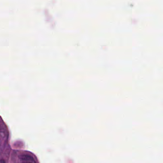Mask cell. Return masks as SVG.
I'll use <instances>...</instances> for the list:
<instances>
[{"label": "cell", "instance_id": "7a4b0ae2", "mask_svg": "<svg viewBox=\"0 0 163 163\" xmlns=\"http://www.w3.org/2000/svg\"><path fill=\"white\" fill-rule=\"evenodd\" d=\"M0 163H5V161L4 160V159H1V160H0Z\"/></svg>", "mask_w": 163, "mask_h": 163}, {"label": "cell", "instance_id": "6da1fadb", "mask_svg": "<svg viewBox=\"0 0 163 163\" xmlns=\"http://www.w3.org/2000/svg\"><path fill=\"white\" fill-rule=\"evenodd\" d=\"M18 163H36L34 159L28 155H22L20 157V162Z\"/></svg>", "mask_w": 163, "mask_h": 163}]
</instances>
